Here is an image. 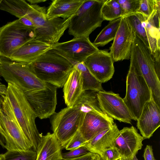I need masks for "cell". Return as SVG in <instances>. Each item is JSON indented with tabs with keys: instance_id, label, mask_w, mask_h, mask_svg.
Instances as JSON below:
<instances>
[{
	"instance_id": "6da1fadb",
	"label": "cell",
	"mask_w": 160,
	"mask_h": 160,
	"mask_svg": "<svg viewBox=\"0 0 160 160\" xmlns=\"http://www.w3.org/2000/svg\"><path fill=\"white\" fill-rule=\"evenodd\" d=\"M29 64L39 79L58 88L63 87L73 68L70 61L52 48Z\"/></svg>"
},
{
	"instance_id": "7a4b0ae2",
	"label": "cell",
	"mask_w": 160,
	"mask_h": 160,
	"mask_svg": "<svg viewBox=\"0 0 160 160\" xmlns=\"http://www.w3.org/2000/svg\"><path fill=\"white\" fill-rule=\"evenodd\" d=\"M5 95L23 133L37 152L42 135L35 124V113L23 92L15 85L8 83Z\"/></svg>"
},
{
	"instance_id": "3957f363",
	"label": "cell",
	"mask_w": 160,
	"mask_h": 160,
	"mask_svg": "<svg viewBox=\"0 0 160 160\" xmlns=\"http://www.w3.org/2000/svg\"><path fill=\"white\" fill-rule=\"evenodd\" d=\"M129 70L126 77V93L123 100L133 120L137 121L152 93L131 52Z\"/></svg>"
},
{
	"instance_id": "277c9868",
	"label": "cell",
	"mask_w": 160,
	"mask_h": 160,
	"mask_svg": "<svg viewBox=\"0 0 160 160\" xmlns=\"http://www.w3.org/2000/svg\"><path fill=\"white\" fill-rule=\"evenodd\" d=\"M0 144L8 151L32 149L5 95L0 96Z\"/></svg>"
},
{
	"instance_id": "5b68a950",
	"label": "cell",
	"mask_w": 160,
	"mask_h": 160,
	"mask_svg": "<svg viewBox=\"0 0 160 160\" xmlns=\"http://www.w3.org/2000/svg\"><path fill=\"white\" fill-rule=\"evenodd\" d=\"M27 16L33 22L36 28L34 38L51 45L58 42L65 31L68 28L72 17L63 19L47 18L45 7L30 4Z\"/></svg>"
},
{
	"instance_id": "8992f818",
	"label": "cell",
	"mask_w": 160,
	"mask_h": 160,
	"mask_svg": "<svg viewBox=\"0 0 160 160\" xmlns=\"http://www.w3.org/2000/svg\"><path fill=\"white\" fill-rule=\"evenodd\" d=\"M106 0H84L70 20L68 33L74 38L89 37L104 20L101 8Z\"/></svg>"
},
{
	"instance_id": "52a82bcc",
	"label": "cell",
	"mask_w": 160,
	"mask_h": 160,
	"mask_svg": "<svg viewBox=\"0 0 160 160\" xmlns=\"http://www.w3.org/2000/svg\"><path fill=\"white\" fill-rule=\"evenodd\" d=\"M0 75L8 83L15 85L23 92L42 88L47 84L34 74L29 63L1 56Z\"/></svg>"
},
{
	"instance_id": "ba28073f",
	"label": "cell",
	"mask_w": 160,
	"mask_h": 160,
	"mask_svg": "<svg viewBox=\"0 0 160 160\" xmlns=\"http://www.w3.org/2000/svg\"><path fill=\"white\" fill-rule=\"evenodd\" d=\"M85 113L74 105L67 107L58 112H55L51 117L53 133L59 143L62 149L66 145L79 130Z\"/></svg>"
},
{
	"instance_id": "9c48e42d",
	"label": "cell",
	"mask_w": 160,
	"mask_h": 160,
	"mask_svg": "<svg viewBox=\"0 0 160 160\" xmlns=\"http://www.w3.org/2000/svg\"><path fill=\"white\" fill-rule=\"evenodd\" d=\"M132 53L149 88L152 98L160 107V81L155 70V62L150 49L135 35Z\"/></svg>"
},
{
	"instance_id": "30bf717a",
	"label": "cell",
	"mask_w": 160,
	"mask_h": 160,
	"mask_svg": "<svg viewBox=\"0 0 160 160\" xmlns=\"http://www.w3.org/2000/svg\"><path fill=\"white\" fill-rule=\"evenodd\" d=\"M35 29L18 19L0 27V56L9 58L28 41L34 38Z\"/></svg>"
},
{
	"instance_id": "8fae6325",
	"label": "cell",
	"mask_w": 160,
	"mask_h": 160,
	"mask_svg": "<svg viewBox=\"0 0 160 160\" xmlns=\"http://www.w3.org/2000/svg\"><path fill=\"white\" fill-rule=\"evenodd\" d=\"M57 88L47 83L42 88L23 92L37 117L41 119L49 118L55 112Z\"/></svg>"
},
{
	"instance_id": "7c38bea8",
	"label": "cell",
	"mask_w": 160,
	"mask_h": 160,
	"mask_svg": "<svg viewBox=\"0 0 160 160\" xmlns=\"http://www.w3.org/2000/svg\"><path fill=\"white\" fill-rule=\"evenodd\" d=\"M52 49L70 61L73 65L82 62L88 56L98 51L89 40V37L74 38L64 42L52 45Z\"/></svg>"
},
{
	"instance_id": "4fadbf2b",
	"label": "cell",
	"mask_w": 160,
	"mask_h": 160,
	"mask_svg": "<svg viewBox=\"0 0 160 160\" xmlns=\"http://www.w3.org/2000/svg\"><path fill=\"white\" fill-rule=\"evenodd\" d=\"M135 37L134 29L127 16L122 17L109 52L113 62L130 59Z\"/></svg>"
},
{
	"instance_id": "5bb4252c",
	"label": "cell",
	"mask_w": 160,
	"mask_h": 160,
	"mask_svg": "<svg viewBox=\"0 0 160 160\" xmlns=\"http://www.w3.org/2000/svg\"><path fill=\"white\" fill-rule=\"evenodd\" d=\"M99 107L108 116L120 122L131 124L132 117L118 94L104 90L97 92Z\"/></svg>"
},
{
	"instance_id": "9a60e30c",
	"label": "cell",
	"mask_w": 160,
	"mask_h": 160,
	"mask_svg": "<svg viewBox=\"0 0 160 160\" xmlns=\"http://www.w3.org/2000/svg\"><path fill=\"white\" fill-rule=\"evenodd\" d=\"M83 62L92 75L102 83L108 82L113 76L114 62L107 50H99L87 57Z\"/></svg>"
},
{
	"instance_id": "2e32d148",
	"label": "cell",
	"mask_w": 160,
	"mask_h": 160,
	"mask_svg": "<svg viewBox=\"0 0 160 160\" xmlns=\"http://www.w3.org/2000/svg\"><path fill=\"white\" fill-rule=\"evenodd\" d=\"M144 138L133 126L124 127L119 130L113 147L120 153L122 158L132 159L143 146Z\"/></svg>"
},
{
	"instance_id": "e0dca14e",
	"label": "cell",
	"mask_w": 160,
	"mask_h": 160,
	"mask_svg": "<svg viewBox=\"0 0 160 160\" xmlns=\"http://www.w3.org/2000/svg\"><path fill=\"white\" fill-rule=\"evenodd\" d=\"M137 126L144 139H149L160 126V107L152 97L144 106Z\"/></svg>"
},
{
	"instance_id": "ac0fdd59",
	"label": "cell",
	"mask_w": 160,
	"mask_h": 160,
	"mask_svg": "<svg viewBox=\"0 0 160 160\" xmlns=\"http://www.w3.org/2000/svg\"><path fill=\"white\" fill-rule=\"evenodd\" d=\"M113 119L106 115L90 112L85 113L79 131L87 142L97 134L112 127Z\"/></svg>"
},
{
	"instance_id": "d6986e66",
	"label": "cell",
	"mask_w": 160,
	"mask_h": 160,
	"mask_svg": "<svg viewBox=\"0 0 160 160\" xmlns=\"http://www.w3.org/2000/svg\"><path fill=\"white\" fill-rule=\"evenodd\" d=\"M160 7H158L148 17L144 16L143 23L147 34L150 51L155 62L160 60Z\"/></svg>"
},
{
	"instance_id": "ffe728a7",
	"label": "cell",
	"mask_w": 160,
	"mask_h": 160,
	"mask_svg": "<svg viewBox=\"0 0 160 160\" xmlns=\"http://www.w3.org/2000/svg\"><path fill=\"white\" fill-rule=\"evenodd\" d=\"M52 48V45L34 38L23 45L9 58L14 61L29 63Z\"/></svg>"
},
{
	"instance_id": "44dd1931",
	"label": "cell",
	"mask_w": 160,
	"mask_h": 160,
	"mask_svg": "<svg viewBox=\"0 0 160 160\" xmlns=\"http://www.w3.org/2000/svg\"><path fill=\"white\" fill-rule=\"evenodd\" d=\"M119 131L114 123L111 128L96 134L87 142L84 147L90 152L101 155L105 150L113 147Z\"/></svg>"
},
{
	"instance_id": "7402d4cb",
	"label": "cell",
	"mask_w": 160,
	"mask_h": 160,
	"mask_svg": "<svg viewBox=\"0 0 160 160\" xmlns=\"http://www.w3.org/2000/svg\"><path fill=\"white\" fill-rule=\"evenodd\" d=\"M63 87L65 102L68 107H73L84 91L81 75L74 66Z\"/></svg>"
},
{
	"instance_id": "603a6c76",
	"label": "cell",
	"mask_w": 160,
	"mask_h": 160,
	"mask_svg": "<svg viewBox=\"0 0 160 160\" xmlns=\"http://www.w3.org/2000/svg\"><path fill=\"white\" fill-rule=\"evenodd\" d=\"M62 149L53 133L48 132L41 137L36 160H60Z\"/></svg>"
},
{
	"instance_id": "cb8c5ba5",
	"label": "cell",
	"mask_w": 160,
	"mask_h": 160,
	"mask_svg": "<svg viewBox=\"0 0 160 160\" xmlns=\"http://www.w3.org/2000/svg\"><path fill=\"white\" fill-rule=\"evenodd\" d=\"M84 0H55L52 1L46 12L48 19L62 17L68 19L77 11Z\"/></svg>"
},
{
	"instance_id": "d4e9b609",
	"label": "cell",
	"mask_w": 160,
	"mask_h": 160,
	"mask_svg": "<svg viewBox=\"0 0 160 160\" xmlns=\"http://www.w3.org/2000/svg\"><path fill=\"white\" fill-rule=\"evenodd\" d=\"M96 93L92 90L83 91L75 105L81 112L85 113L92 112L106 115L99 107Z\"/></svg>"
},
{
	"instance_id": "484cf974",
	"label": "cell",
	"mask_w": 160,
	"mask_h": 160,
	"mask_svg": "<svg viewBox=\"0 0 160 160\" xmlns=\"http://www.w3.org/2000/svg\"><path fill=\"white\" fill-rule=\"evenodd\" d=\"M122 17L110 21L100 32L93 42L97 47H102L114 40Z\"/></svg>"
},
{
	"instance_id": "4316f807",
	"label": "cell",
	"mask_w": 160,
	"mask_h": 160,
	"mask_svg": "<svg viewBox=\"0 0 160 160\" xmlns=\"http://www.w3.org/2000/svg\"><path fill=\"white\" fill-rule=\"evenodd\" d=\"M73 66L80 72L83 80V90H92L95 92L103 91L102 83L91 73L83 62L75 64Z\"/></svg>"
},
{
	"instance_id": "83f0119b",
	"label": "cell",
	"mask_w": 160,
	"mask_h": 160,
	"mask_svg": "<svg viewBox=\"0 0 160 160\" xmlns=\"http://www.w3.org/2000/svg\"><path fill=\"white\" fill-rule=\"evenodd\" d=\"M30 5L23 0H2L0 9L6 11L19 19L27 16Z\"/></svg>"
},
{
	"instance_id": "f1b7e54d",
	"label": "cell",
	"mask_w": 160,
	"mask_h": 160,
	"mask_svg": "<svg viewBox=\"0 0 160 160\" xmlns=\"http://www.w3.org/2000/svg\"><path fill=\"white\" fill-rule=\"evenodd\" d=\"M126 16L134 29L136 35L149 49V42L143 23L144 16L136 12Z\"/></svg>"
},
{
	"instance_id": "f546056e",
	"label": "cell",
	"mask_w": 160,
	"mask_h": 160,
	"mask_svg": "<svg viewBox=\"0 0 160 160\" xmlns=\"http://www.w3.org/2000/svg\"><path fill=\"white\" fill-rule=\"evenodd\" d=\"M101 12L104 20L110 21L122 17V9L117 0H106Z\"/></svg>"
},
{
	"instance_id": "4dcf8cb0",
	"label": "cell",
	"mask_w": 160,
	"mask_h": 160,
	"mask_svg": "<svg viewBox=\"0 0 160 160\" xmlns=\"http://www.w3.org/2000/svg\"><path fill=\"white\" fill-rule=\"evenodd\" d=\"M5 160H36L37 152L32 149L8 151L4 154Z\"/></svg>"
},
{
	"instance_id": "1f68e13d",
	"label": "cell",
	"mask_w": 160,
	"mask_h": 160,
	"mask_svg": "<svg viewBox=\"0 0 160 160\" xmlns=\"http://www.w3.org/2000/svg\"><path fill=\"white\" fill-rule=\"evenodd\" d=\"M160 0H140V5L137 12L148 17L159 7Z\"/></svg>"
},
{
	"instance_id": "d6a6232c",
	"label": "cell",
	"mask_w": 160,
	"mask_h": 160,
	"mask_svg": "<svg viewBox=\"0 0 160 160\" xmlns=\"http://www.w3.org/2000/svg\"><path fill=\"white\" fill-rule=\"evenodd\" d=\"M122 8V17L136 13L139 9L140 0H117Z\"/></svg>"
},
{
	"instance_id": "836d02e7",
	"label": "cell",
	"mask_w": 160,
	"mask_h": 160,
	"mask_svg": "<svg viewBox=\"0 0 160 160\" xmlns=\"http://www.w3.org/2000/svg\"><path fill=\"white\" fill-rule=\"evenodd\" d=\"M86 142L78 130L69 142L65 148L69 151L73 150L84 146Z\"/></svg>"
},
{
	"instance_id": "e575fe53",
	"label": "cell",
	"mask_w": 160,
	"mask_h": 160,
	"mask_svg": "<svg viewBox=\"0 0 160 160\" xmlns=\"http://www.w3.org/2000/svg\"><path fill=\"white\" fill-rule=\"evenodd\" d=\"M90 152L84 147L82 146L70 151L62 153V157L66 159H74L83 156Z\"/></svg>"
},
{
	"instance_id": "d590c367",
	"label": "cell",
	"mask_w": 160,
	"mask_h": 160,
	"mask_svg": "<svg viewBox=\"0 0 160 160\" xmlns=\"http://www.w3.org/2000/svg\"><path fill=\"white\" fill-rule=\"evenodd\" d=\"M104 160H120L121 159V155L118 150L113 147L105 150L100 155Z\"/></svg>"
},
{
	"instance_id": "8d00e7d4",
	"label": "cell",
	"mask_w": 160,
	"mask_h": 160,
	"mask_svg": "<svg viewBox=\"0 0 160 160\" xmlns=\"http://www.w3.org/2000/svg\"><path fill=\"white\" fill-rule=\"evenodd\" d=\"M143 157L144 160H157L154 156L152 146L147 145L144 150Z\"/></svg>"
},
{
	"instance_id": "74e56055",
	"label": "cell",
	"mask_w": 160,
	"mask_h": 160,
	"mask_svg": "<svg viewBox=\"0 0 160 160\" xmlns=\"http://www.w3.org/2000/svg\"><path fill=\"white\" fill-rule=\"evenodd\" d=\"M95 153L89 152L88 153L81 157L74 159H66L62 158L60 160H91Z\"/></svg>"
},
{
	"instance_id": "f35d334b",
	"label": "cell",
	"mask_w": 160,
	"mask_h": 160,
	"mask_svg": "<svg viewBox=\"0 0 160 160\" xmlns=\"http://www.w3.org/2000/svg\"><path fill=\"white\" fill-rule=\"evenodd\" d=\"M7 91L6 85L0 82V96L5 95Z\"/></svg>"
},
{
	"instance_id": "ab89813d",
	"label": "cell",
	"mask_w": 160,
	"mask_h": 160,
	"mask_svg": "<svg viewBox=\"0 0 160 160\" xmlns=\"http://www.w3.org/2000/svg\"><path fill=\"white\" fill-rule=\"evenodd\" d=\"M31 4H37L44 2L47 1V0H27Z\"/></svg>"
},
{
	"instance_id": "60d3db41",
	"label": "cell",
	"mask_w": 160,
	"mask_h": 160,
	"mask_svg": "<svg viewBox=\"0 0 160 160\" xmlns=\"http://www.w3.org/2000/svg\"><path fill=\"white\" fill-rule=\"evenodd\" d=\"M91 160H99V155L95 153Z\"/></svg>"
},
{
	"instance_id": "b9f144b4",
	"label": "cell",
	"mask_w": 160,
	"mask_h": 160,
	"mask_svg": "<svg viewBox=\"0 0 160 160\" xmlns=\"http://www.w3.org/2000/svg\"><path fill=\"white\" fill-rule=\"evenodd\" d=\"M0 160H5L4 154H0Z\"/></svg>"
},
{
	"instance_id": "7bdbcfd3",
	"label": "cell",
	"mask_w": 160,
	"mask_h": 160,
	"mask_svg": "<svg viewBox=\"0 0 160 160\" xmlns=\"http://www.w3.org/2000/svg\"><path fill=\"white\" fill-rule=\"evenodd\" d=\"M132 160H138L136 157V155L134 156L132 158Z\"/></svg>"
},
{
	"instance_id": "ee69618b",
	"label": "cell",
	"mask_w": 160,
	"mask_h": 160,
	"mask_svg": "<svg viewBox=\"0 0 160 160\" xmlns=\"http://www.w3.org/2000/svg\"><path fill=\"white\" fill-rule=\"evenodd\" d=\"M99 160H104L103 158L99 155Z\"/></svg>"
},
{
	"instance_id": "f6af8a7d",
	"label": "cell",
	"mask_w": 160,
	"mask_h": 160,
	"mask_svg": "<svg viewBox=\"0 0 160 160\" xmlns=\"http://www.w3.org/2000/svg\"><path fill=\"white\" fill-rule=\"evenodd\" d=\"M120 160H132V159H127V158H122Z\"/></svg>"
},
{
	"instance_id": "bcb514c9",
	"label": "cell",
	"mask_w": 160,
	"mask_h": 160,
	"mask_svg": "<svg viewBox=\"0 0 160 160\" xmlns=\"http://www.w3.org/2000/svg\"><path fill=\"white\" fill-rule=\"evenodd\" d=\"M2 0H0V4H1V2H2Z\"/></svg>"
},
{
	"instance_id": "7dc6e473",
	"label": "cell",
	"mask_w": 160,
	"mask_h": 160,
	"mask_svg": "<svg viewBox=\"0 0 160 160\" xmlns=\"http://www.w3.org/2000/svg\"></svg>"
}]
</instances>
